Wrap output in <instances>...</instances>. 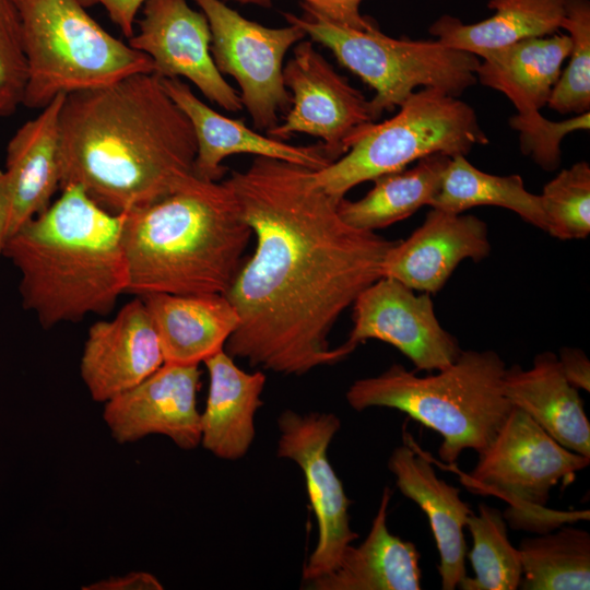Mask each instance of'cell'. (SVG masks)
Instances as JSON below:
<instances>
[{
    "label": "cell",
    "mask_w": 590,
    "mask_h": 590,
    "mask_svg": "<svg viewBox=\"0 0 590 590\" xmlns=\"http://www.w3.org/2000/svg\"><path fill=\"white\" fill-rule=\"evenodd\" d=\"M491 249L484 221L432 208L423 224L390 249L382 276L413 291L434 294L444 287L460 262L482 261Z\"/></svg>",
    "instance_id": "17"
},
{
    "label": "cell",
    "mask_w": 590,
    "mask_h": 590,
    "mask_svg": "<svg viewBox=\"0 0 590 590\" xmlns=\"http://www.w3.org/2000/svg\"><path fill=\"white\" fill-rule=\"evenodd\" d=\"M66 96L54 98L8 143L3 170L10 196L8 238L44 212L60 190L59 119Z\"/></svg>",
    "instance_id": "21"
},
{
    "label": "cell",
    "mask_w": 590,
    "mask_h": 590,
    "mask_svg": "<svg viewBox=\"0 0 590 590\" xmlns=\"http://www.w3.org/2000/svg\"><path fill=\"white\" fill-rule=\"evenodd\" d=\"M252 236L228 187L199 179L123 213L127 293L223 294Z\"/></svg>",
    "instance_id": "4"
},
{
    "label": "cell",
    "mask_w": 590,
    "mask_h": 590,
    "mask_svg": "<svg viewBox=\"0 0 590 590\" xmlns=\"http://www.w3.org/2000/svg\"><path fill=\"white\" fill-rule=\"evenodd\" d=\"M129 45L149 56L162 79L186 78L212 103L228 111L243 108L239 94L217 70L212 34L203 12L187 0H145Z\"/></svg>",
    "instance_id": "14"
},
{
    "label": "cell",
    "mask_w": 590,
    "mask_h": 590,
    "mask_svg": "<svg viewBox=\"0 0 590 590\" xmlns=\"http://www.w3.org/2000/svg\"><path fill=\"white\" fill-rule=\"evenodd\" d=\"M367 340L391 344L417 370H439L461 353L458 340L439 323L428 293L416 295L401 282L382 276L353 303V328L343 343L352 352Z\"/></svg>",
    "instance_id": "13"
},
{
    "label": "cell",
    "mask_w": 590,
    "mask_h": 590,
    "mask_svg": "<svg viewBox=\"0 0 590 590\" xmlns=\"http://www.w3.org/2000/svg\"><path fill=\"white\" fill-rule=\"evenodd\" d=\"M3 256L20 272L23 307L45 329L106 315L128 291L123 213L103 209L78 185L12 234Z\"/></svg>",
    "instance_id": "3"
},
{
    "label": "cell",
    "mask_w": 590,
    "mask_h": 590,
    "mask_svg": "<svg viewBox=\"0 0 590 590\" xmlns=\"http://www.w3.org/2000/svg\"><path fill=\"white\" fill-rule=\"evenodd\" d=\"M302 8L303 16H283L374 88L369 103L375 120L400 107L416 87H435L458 97L477 81L480 59L473 54L437 39L393 38L377 26L353 28L332 22L304 3Z\"/></svg>",
    "instance_id": "7"
},
{
    "label": "cell",
    "mask_w": 590,
    "mask_h": 590,
    "mask_svg": "<svg viewBox=\"0 0 590 590\" xmlns=\"http://www.w3.org/2000/svg\"><path fill=\"white\" fill-rule=\"evenodd\" d=\"M399 108L390 119L366 126L340 158L314 170L315 182L341 200L353 187L430 154L465 156L488 143L474 109L442 90L414 91Z\"/></svg>",
    "instance_id": "8"
},
{
    "label": "cell",
    "mask_w": 590,
    "mask_h": 590,
    "mask_svg": "<svg viewBox=\"0 0 590 590\" xmlns=\"http://www.w3.org/2000/svg\"><path fill=\"white\" fill-rule=\"evenodd\" d=\"M26 81L20 16L12 0H0V117L23 103Z\"/></svg>",
    "instance_id": "33"
},
{
    "label": "cell",
    "mask_w": 590,
    "mask_h": 590,
    "mask_svg": "<svg viewBox=\"0 0 590 590\" xmlns=\"http://www.w3.org/2000/svg\"><path fill=\"white\" fill-rule=\"evenodd\" d=\"M449 161L450 156L435 153L410 169L381 175L362 199H341L339 214L349 225L371 232L402 221L422 206H430Z\"/></svg>",
    "instance_id": "27"
},
{
    "label": "cell",
    "mask_w": 590,
    "mask_h": 590,
    "mask_svg": "<svg viewBox=\"0 0 590 590\" xmlns=\"http://www.w3.org/2000/svg\"><path fill=\"white\" fill-rule=\"evenodd\" d=\"M558 362L564 376L575 388L590 391V362L580 349L563 347Z\"/></svg>",
    "instance_id": "36"
},
{
    "label": "cell",
    "mask_w": 590,
    "mask_h": 590,
    "mask_svg": "<svg viewBox=\"0 0 590 590\" xmlns=\"http://www.w3.org/2000/svg\"><path fill=\"white\" fill-rule=\"evenodd\" d=\"M84 7L102 4L110 20L129 39L135 33L138 12L145 0H81Z\"/></svg>",
    "instance_id": "35"
},
{
    "label": "cell",
    "mask_w": 590,
    "mask_h": 590,
    "mask_svg": "<svg viewBox=\"0 0 590 590\" xmlns=\"http://www.w3.org/2000/svg\"><path fill=\"white\" fill-rule=\"evenodd\" d=\"M161 80L166 93L191 122L197 141L194 175L201 180L221 181L227 172L222 161L234 154L281 160L312 170L322 169L331 163L321 144L293 145L262 135L246 126L244 120L215 111L181 80Z\"/></svg>",
    "instance_id": "19"
},
{
    "label": "cell",
    "mask_w": 590,
    "mask_h": 590,
    "mask_svg": "<svg viewBox=\"0 0 590 590\" xmlns=\"http://www.w3.org/2000/svg\"><path fill=\"white\" fill-rule=\"evenodd\" d=\"M522 590H588L590 534L566 526L519 544Z\"/></svg>",
    "instance_id": "29"
},
{
    "label": "cell",
    "mask_w": 590,
    "mask_h": 590,
    "mask_svg": "<svg viewBox=\"0 0 590 590\" xmlns=\"http://www.w3.org/2000/svg\"><path fill=\"white\" fill-rule=\"evenodd\" d=\"M278 427L276 455L300 468L318 523V542L303 569L306 582L332 570L344 550L358 538L350 526L351 502L328 458L341 421L333 413L302 415L285 410L278 418Z\"/></svg>",
    "instance_id": "12"
},
{
    "label": "cell",
    "mask_w": 590,
    "mask_h": 590,
    "mask_svg": "<svg viewBox=\"0 0 590 590\" xmlns=\"http://www.w3.org/2000/svg\"><path fill=\"white\" fill-rule=\"evenodd\" d=\"M283 80L291 91V106L267 135L284 141L294 133L321 139L332 162L344 155L356 135L376 122L370 103L341 76L312 46L303 39L283 67Z\"/></svg>",
    "instance_id": "11"
},
{
    "label": "cell",
    "mask_w": 590,
    "mask_h": 590,
    "mask_svg": "<svg viewBox=\"0 0 590 590\" xmlns=\"http://www.w3.org/2000/svg\"><path fill=\"white\" fill-rule=\"evenodd\" d=\"M546 229L562 239H583L590 234V165L575 163L562 169L540 194Z\"/></svg>",
    "instance_id": "31"
},
{
    "label": "cell",
    "mask_w": 590,
    "mask_h": 590,
    "mask_svg": "<svg viewBox=\"0 0 590 590\" xmlns=\"http://www.w3.org/2000/svg\"><path fill=\"white\" fill-rule=\"evenodd\" d=\"M140 297L158 335L164 363H203L224 350L239 323L236 308L223 294L151 293Z\"/></svg>",
    "instance_id": "22"
},
{
    "label": "cell",
    "mask_w": 590,
    "mask_h": 590,
    "mask_svg": "<svg viewBox=\"0 0 590 590\" xmlns=\"http://www.w3.org/2000/svg\"><path fill=\"white\" fill-rule=\"evenodd\" d=\"M241 4L269 7L272 0H223ZM363 0H303V3L314 9L332 22L357 30L376 26L375 22L361 14L359 5Z\"/></svg>",
    "instance_id": "34"
},
{
    "label": "cell",
    "mask_w": 590,
    "mask_h": 590,
    "mask_svg": "<svg viewBox=\"0 0 590 590\" xmlns=\"http://www.w3.org/2000/svg\"><path fill=\"white\" fill-rule=\"evenodd\" d=\"M203 364L210 382L200 445L221 459L243 458L255 438V415L262 404L266 376L240 369L225 350Z\"/></svg>",
    "instance_id": "25"
},
{
    "label": "cell",
    "mask_w": 590,
    "mask_h": 590,
    "mask_svg": "<svg viewBox=\"0 0 590 590\" xmlns=\"http://www.w3.org/2000/svg\"><path fill=\"white\" fill-rule=\"evenodd\" d=\"M479 205L508 209L527 223L546 229L541 197L528 191L519 175L487 174L473 166L463 155L450 157L430 208L463 213Z\"/></svg>",
    "instance_id": "28"
},
{
    "label": "cell",
    "mask_w": 590,
    "mask_h": 590,
    "mask_svg": "<svg viewBox=\"0 0 590 590\" xmlns=\"http://www.w3.org/2000/svg\"><path fill=\"white\" fill-rule=\"evenodd\" d=\"M205 15L211 55L217 70L239 86L243 107L257 130L269 131L286 113L292 96L284 85L283 60L288 49L305 39L297 25L272 28L240 15L223 0H193Z\"/></svg>",
    "instance_id": "10"
},
{
    "label": "cell",
    "mask_w": 590,
    "mask_h": 590,
    "mask_svg": "<svg viewBox=\"0 0 590 590\" xmlns=\"http://www.w3.org/2000/svg\"><path fill=\"white\" fill-rule=\"evenodd\" d=\"M10 214V196L4 172L0 169V257L8 239V224Z\"/></svg>",
    "instance_id": "38"
},
{
    "label": "cell",
    "mask_w": 590,
    "mask_h": 590,
    "mask_svg": "<svg viewBox=\"0 0 590 590\" xmlns=\"http://www.w3.org/2000/svg\"><path fill=\"white\" fill-rule=\"evenodd\" d=\"M562 28L571 39L569 62L552 90L547 105L560 114L590 109V4L588 0H566Z\"/></svg>",
    "instance_id": "32"
},
{
    "label": "cell",
    "mask_w": 590,
    "mask_h": 590,
    "mask_svg": "<svg viewBox=\"0 0 590 590\" xmlns=\"http://www.w3.org/2000/svg\"><path fill=\"white\" fill-rule=\"evenodd\" d=\"M503 392L563 447L590 457V422L579 390L563 374L555 353L545 351L523 369L506 367Z\"/></svg>",
    "instance_id": "23"
},
{
    "label": "cell",
    "mask_w": 590,
    "mask_h": 590,
    "mask_svg": "<svg viewBox=\"0 0 590 590\" xmlns=\"http://www.w3.org/2000/svg\"><path fill=\"white\" fill-rule=\"evenodd\" d=\"M256 238L252 256L225 294L239 323L225 352L253 367L304 375L352 353L331 349L329 334L343 311L382 278L399 239L355 228L314 170L257 156L222 180Z\"/></svg>",
    "instance_id": "1"
},
{
    "label": "cell",
    "mask_w": 590,
    "mask_h": 590,
    "mask_svg": "<svg viewBox=\"0 0 590 590\" xmlns=\"http://www.w3.org/2000/svg\"><path fill=\"white\" fill-rule=\"evenodd\" d=\"M59 138L60 190L78 185L115 214L199 180L191 122L153 72L67 95Z\"/></svg>",
    "instance_id": "2"
},
{
    "label": "cell",
    "mask_w": 590,
    "mask_h": 590,
    "mask_svg": "<svg viewBox=\"0 0 590 590\" xmlns=\"http://www.w3.org/2000/svg\"><path fill=\"white\" fill-rule=\"evenodd\" d=\"M164 364L158 335L141 297L110 320L90 327L80 375L91 398L105 403L137 386Z\"/></svg>",
    "instance_id": "16"
},
{
    "label": "cell",
    "mask_w": 590,
    "mask_h": 590,
    "mask_svg": "<svg viewBox=\"0 0 590 590\" xmlns=\"http://www.w3.org/2000/svg\"><path fill=\"white\" fill-rule=\"evenodd\" d=\"M472 536L468 556L474 577L465 576L459 583L462 590H516L522 565L520 552L509 541L503 512L485 503L477 514H470L465 526Z\"/></svg>",
    "instance_id": "30"
},
{
    "label": "cell",
    "mask_w": 590,
    "mask_h": 590,
    "mask_svg": "<svg viewBox=\"0 0 590 590\" xmlns=\"http://www.w3.org/2000/svg\"><path fill=\"white\" fill-rule=\"evenodd\" d=\"M506 364L492 350L461 351L435 375L417 376L400 364L355 380L345 393L349 405L390 408L437 432L439 458L452 464L465 449L477 453L492 441L512 404L503 392Z\"/></svg>",
    "instance_id": "5"
},
{
    "label": "cell",
    "mask_w": 590,
    "mask_h": 590,
    "mask_svg": "<svg viewBox=\"0 0 590 590\" xmlns=\"http://www.w3.org/2000/svg\"><path fill=\"white\" fill-rule=\"evenodd\" d=\"M396 485L426 515L439 553L438 574L442 590L456 589L467 576V543L463 529L472 512L460 498V488L439 479L424 455H417L409 437L388 460Z\"/></svg>",
    "instance_id": "20"
},
{
    "label": "cell",
    "mask_w": 590,
    "mask_h": 590,
    "mask_svg": "<svg viewBox=\"0 0 590 590\" xmlns=\"http://www.w3.org/2000/svg\"><path fill=\"white\" fill-rule=\"evenodd\" d=\"M571 49L569 35L531 37L506 47L482 52L476 79L505 94L518 114L510 126L520 137L543 131L550 120L540 114L562 73Z\"/></svg>",
    "instance_id": "18"
},
{
    "label": "cell",
    "mask_w": 590,
    "mask_h": 590,
    "mask_svg": "<svg viewBox=\"0 0 590 590\" xmlns=\"http://www.w3.org/2000/svg\"><path fill=\"white\" fill-rule=\"evenodd\" d=\"M199 365L164 363L131 389L104 403L103 418L118 444L163 435L181 449L201 444L197 408Z\"/></svg>",
    "instance_id": "15"
},
{
    "label": "cell",
    "mask_w": 590,
    "mask_h": 590,
    "mask_svg": "<svg viewBox=\"0 0 590 590\" xmlns=\"http://www.w3.org/2000/svg\"><path fill=\"white\" fill-rule=\"evenodd\" d=\"M391 489L385 487L366 539L350 544L329 573L306 581L314 590H420L421 555L411 541L388 530L387 510Z\"/></svg>",
    "instance_id": "24"
},
{
    "label": "cell",
    "mask_w": 590,
    "mask_h": 590,
    "mask_svg": "<svg viewBox=\"0 0 590 590\" xmlns=\"http://www.w3.org/2000/svg\"><path fill=\"white\" fill-rule=\"evenodd\" d=\"M589 463L590 457L563 447L524 411L512 406L463 483L472 493L505 500L508 507L503 516L512 529L543 534L560 523L589 519L588 510L546 508L552 488L560 482L568 485Z\"/></svg>",
    "instance_id": "9"
},
{
    "label": "cell",
    "mask_w": 590,
    "mask_h": 590,
    "mask_svg": "<svg viewBox=\"0 0 590 590\" xmlns=\"http://www.w3.org/2000/svg\"><path fill=\"white\" fill-rule=\"evenodd\" d=\"M84 590H161L162 583L155 576L146 571H131L123 576H114L98 580Z\"/></svg>",
    "instance_id": "37"
},
{
    "label": "cell",
    "mask_w": 590,
    "mask_h": 590,
    "mask_svg": "<svg viewBox=\"0 0 590 590\" xmlns=\"http://www.w3.org/2000/svg\"><path fill=\"white\" fill-rule=\"evenodd\" d=\"M21 21L27 81L23 105L152 73L149 56L106 32L81 0H12Z\"/></svg>",
    "instance_id": "6"
},
{
    "label": "cell",
    "mask_w": 590,
    "mask_h": 590,
    "mask_svg": "<svg viewBox=\"0 0 590 590\" xmlns=\"http://www.w3.org/2000/svg\"><path fill=\"white\" fill-rule=\"evenodd\" d=\"M494 14L473 24L444 14L429 27L436 39L450 48L479 57L531 37H543L562 28L566 0H489Z\"/></svg>",
    "instance_id": "26"
}]
</instances>
